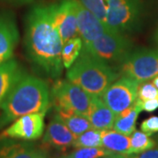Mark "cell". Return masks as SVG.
Listing matches in <instances>:
<instances>
[{"mask_svg": "<svg viewBox=\"0 0 158 158\" xmlns=\"http://www.w3.org/2000/svg\"><path fill=\"white\" fill-rule=\"evenodd\" d=\"M26 46L30 59L47 76H61L63 41L54 24L51 6H36L29 12Z\"/></svg>", "mask_w": 158, "mask_h": 158, "instance_id": "1", "label": "cell"}, {"mask_svg": "<svg viewBox=\"0 0 158 158\" xmlns=\"http://www.w3.org/2000/svg\"><path fill=\"white\" fill-rule=\"evenodd\" d=\"M49 106L50 93L47 83L24 73L1 106L0 128L27 114L46 113Z\"/></svg>", "mask_w": 158, "mask_h": 158, "instance_id": "2", "label": "cell"}, {"mask_svg": "<svg viewBox=\"0 0 158 158\" xmlns=\"http://www.w3.org/2000/svg\"><path fill=\"white\" fill-rule=\"evenodd\" d=\"M119 75L110 64L82 48L78 58L68 69L67 79L90 95L101 97Z\"/></svg>", "mask_w": 158, "mask_h": 158, "instance_id": "3", "label": "cell"}, {"mask_svg": "<svg viewBox=\"0 0 158 158\" xmlns=\"http://www.w3.org/2000/svg\"><path fill=\"white\" fill-rule=\"evenodd\" d=\"M132 43L125 34L107 31L90 44L83 46V49L106 63L119 62L129 56Z\"/></svg>", "mask_w": 158, "mask_h": 158, "instance_id": "4", "label": "cell"}, {"mask_svg": "<svg viewBox=\"0 0 158 158\" xmlns=\"http://www.w3.org/2000/svg\"><path fill=\"white\" fill-rule=\"evenodd\" d=\"M52 97L56 112H73L86 116L91 106V95L67 80H57L52 88Z\"/></svg>", "mask_w": 158, "mask_h": 158, "instance_id": "5", "label": "cell"}, {"mask_svg": "<svg viewBox=\"0 0 158 158\" xmlns=\"http://www.w3.org/2000/svg\"><path fill=\"white\" fill-rule=\"evenodd\" d=\"M108 28L119 34L134 31L140 21V0H105Z\"/></svg>", "mask_w": 158, "mask_h": 158, "instance_id": "6", "label": "cell"}, {"mask_svg": "<svg viewBox=\"0 0 158 158\" xmlns=\"http://www.w3.org/2000/svg\"><path fill=\"white\" fill-rule=\"evenodd\" d=\"M120 75L139 83L149 81L158 76V50L141 49L131 52L121 63Z\"/></svg>", "mask_w": 158, "mask_h": 158, "instance_id": "7", "label": "cell"}, {"mask_svg": "<svg viewBox=\"0 0 158 158\" xmlns=\"http://www.w3.org/2000/svg\"><path fill=\"white\" fill-rule=\"evenodd\" d=\"M139 84L135 79L122 76L103 92L101 98L118 115L135 104Z\"/></svg>", "mask_w": 158, "mask_h": 158, "instance_id": "8", "label": "cell"}, {"mask_svg": "<svg viewBox=\"0 0 158 158\" xmlns=\"http://www.w3.org/2000/svg\"><path fill=\"white\" fill-rule=\"evenodd\" d=\"M45 114L44 113H30L18 118L1 133L0 139L12 138L23 141L39 139L44 131Z\"/></svg>", "mask_w": 158, "mask_h": 158, "instance_id": "9", "label": "cell"}, {"mask_svg": "<svg viewBox=\"0 0 158 158\" xmlns=\"http://www.w3.org/2000/svg\"><path fill=\"white\" fill-rule=\"evenodd\" d=\"M51 11L54 24L63 43L79 37L75 0H62L58 4L52 5Z\"/></svg>", "mask_w": 158, "mask_h": 158, "instance_id": "10", "label": "cell"}, {"mask_svg": "<svg viewBox=\"0 0 158 158\" xmlns=\"http://www.w3.org/2000/svg\"><path fill=\"white\" fill-rule=\"evenodd\" d=\"M77 28L79 37L83 40V46L90 44L91 41L98 38L107 31H112L98 19L87 8L81 4L79 0H75Z\"/></svg>", "mask_w": 158, "mask_h": 158, "instance_id": "11", "label": "cell"}, {"mask_svg": "<svg viewBox=\"0 0 158 158\" xmlns=\"http://www.w3.org/2000/svg\"><path fill=\"white\" fill-rule=\"evenodd\" d=\"M76 136L64 124L61 118L56 114L46 129L43 143L60 150H65L71 147Z\"/></svg>", "mask_w": 158, "mask_h": 158, "instance_id": "12", "label": "cell"}, {"mask_svg": "<svg viewBox=\"0 0 158 158\" xmlns=\"http://www.w3.org/2000/svg\"><path fill=\"white\" fill-rule=\"evenodd\" d=\"M19 40L16 24L11 16L0 15V64L11 60Z\"/></svg>", "mask_w": 158, "mask_h": 158, "instance_id": "13", "label": "cell"}, {"mask_svg": "<svg viewBox=\"0 0 158 158\" xmlns=\"http://www.w3.org/2000/svg\"><path fill=\"white\" fill-rule=\"evenodd\" d=\"M91 96V106L88 118L92 127L102 131L113 129L116 114L108 107L101 97Z\"/></svg>", "mask_w": 158, "mask_h": 158, "instance_id": "14", "label": "cell"}, {"mask_svg": "<svg viewBox=\"0 0 158 158\" xmlns=\"http://www.w3.org/2000/svg\"><path fill=\"white\" fill-rule=\"evenodd\" d=\"M38 152L30 142L12 138L0 139V158H36Z\"/></svg>", "mask_w": 158, "mask_h": 158, "instance_id": "15", "label": "cell"}, {"mask_svg": "<svg viewBox=\"0 0 158 158\" xmlns=\"http://www.w3.org/2000/svg\"><path fill=\"white\" fill-rule=\"evenodd\" d=\"M23 74L20 65L12 58L0 64V108L12 87Z\"/></svg>", "mask_w": 158, "mask_h": 158, "instance_id": "16", "label": "cell"}, {"mask_svg": "<svg viewBox=\"0 0 158 158\" xmlns=\"http://www.w3.org/2000/svg\"><path fill=\"white\" fill-rule=\"evenodd\" d=\"M102 147L113 153L129 156L130 136L118 133L113 129L103 130Z\"/></svg>", "mask_w": 158, "mask_h": 158, "instance_id": "17", "label": "cell"}, {"mask_svg": "<svg viewBox=\"0 0 158 158\" xmlns=\"http://www.w3.org/2000/svg\"><path fill=\"white\" fill-rule=\"evenodd\" d=\"M141 112V107L135 103L132 107L116 115L113 129L126 135H131L135 131L137 118Z\"/></svg>", "mask_w": 158, "mask_h": 158, "instance_id": "18", "label": "cell"}, {"mask_svg": "<svg viewBox=\"0 0 158 158\" xmlns=\"http://www.w3.org/2000/svg\"><path fill=\"white\" fill-rule=\"evenodd\" d=\"M56 114L61 118L64 124L76 137L85 133V131L92 128L91 123L86 116L81 115L73 112H65L60 111L56 112Z\"/></svg>", "mask_w": 158, "mask_h": 158, "instance_id": "19", "label": "cell"}, {"mask_svg": "<svg viewBox=\"0 0 158 158\" xmlns=\"http://www.w3.org/2000/svg\"><path fill=\"white\" fill-rule=\"evenodd\" d=\"M83 48V40L80 37H76L64 42L62 49V64L65 68L69 69L76 60Z\"/></svg>", "mask_w": 158, "mask_h": 158, "instance_id": "20", "label": "cell"}, {"mask_svg": "<svg viewBox=\"0 0 158 158\" xmlns=\"http://www.w3.org/2000/svg\"><path fill=\"white\" fill-rule=\"evenodd\" d=\"M156 144V141L150 138V135L142 131L135 130L130 136V148L128 155H137L150 149Z\"/></svg>", "mask_w": 158, "mask_h": 158, "instance_id": "21", "label": "cell"}, {"mask_svg": "<svg viewBox=\"0 0 158 158\" xmlns=\"http://www.w3.org/2000/svg\"><path fill=\"white\" fill-rule=\"evenodd\" d=\"M102 130L90 128L85 133L76 137L72 147L77 148H97L102 147Z\"/></svg>", "mask_w": 158, "mask_h": 158, "instance_id": "22", "label": "cell"}, {"mask_svg": "<svg viewBox=\"0 0 158 158\" xmlns=\"http://www.w3.org/2000/svg\"><path fill=\"white\" fill-rule=\"evenodd\" d=\"M113 152L103 147L77 148L68 155L70 158H99Z\"/></svg>", "mask_w": 158, "mask_h": 158, "instance_id": "23", "label": "cell"}, {"mask_svg": "<svg viewBox=\"0 0 158 158\" xmlns=\"http://www.w3.org/2000/svg\"><path fill=\"white\" fill-rule=\"evenodd\" d=\"M79 1L85 8H87L89 11H91L104 25L107 27L106 6L105 0H79Z\"/></svg>", "mask_w": 158, "mask_h": 158, "instance_id": "24", "label": "cell"}, {"mask_svg": "<svg viewBox=\"0 0 158 158\" xmlns=\"http://www.w3.org/2000/svg\"><path fill=\"white\" fill-rule=\"evenodd\" d=\"M158 97V89L153 82H142L139 84L137 89V100L146 101Z\"/></svg>", "mask_w": 158, "mask_h": 158, "instance_id": "25", "label": "cell"}, {"mask_svg": "<svg viewBox=\"0 0 158 158\" xmlns=\"http://www.w3.org/2000/svg\"><path fill=\"white\" fill-rule=\"evenodd\" d=\"M141 130L148 135L158 133V117L151 116L143 120L141 124Z\"/></svg>", "mask_w": 158, "mask_h": 158, "instance_id": "26", "label": "cell"}, {"mask_svg": "<svg viewBox=\"0 0 158 158\" xmlns=\"http://www.w3.org/2000/svg\"><path fill=\"white\" fill-rule=\"evenodd\" d=\"M135 103L141 107V111L152 113L156 109H158V97L156 98L146 100V101H140V100L136 99Z\"/></svg>", "mask_w": 158, "mask_h": 158, "instance_id": "27", "label": "cell"}, {"mask_svg": "<svg viewBox=\"0 0 158 158\" xmlns=\"http://www.w3.org/2000/svg\"><path fill=\"white\" fill-rule=\"evenodd\" d=\"M131 158H158V143L144 152L137 155H131Z\"/></svg>", "mask_w": 158, "mask_h": 158, "instance_id": "28", "label": "cell"}, {"mask_svg": "<svg viewBox=\"0 0 158 158\" xmlns=\"http://www.w3.org/2000/svg\"><path fill=\"white\" fill-rule=\"evenodd\" d=\"M99 158H131V156L113 153V154H110V155H107V156H102V157Z\"/></svg>", "mask_w": 158, "mask_h": 158, "instance_id": "29", "label": "cell"}, {"mask_svg": "<svg viewBox=\"0 0 158 158\" xmlns=\"http://www.w3.org/2000/svg\"><path fill=\"white\" fill-rule=\"evenodd\" d=\"M36 158H48V156H46L44 153H42L41 151H40L38 152V154H37V156H36Z\"/></svg>", "mask_w": 158, "mask_h": 158, "instance_id": "30", "label": "cell"}, {"mask_svg": "<svg viewBox=\"0 0 158 158\" xmlns=\"http://www.w3.org/2000/svg\"><path fill=\"white\" fill-rule=\"evenodd\" d=\"M152 82H153V84L155 85V86H156V87L158 89V76L157 77H156L155 78H153Z\"/></svg>", "mask_w": 158, "mask_h": 158, "instance_id": "31", "label": "cell"}, {"mask_svg": "<svg viewBox=\"0 0 158 158\" xmlns=\"http://www.w3.org/2000/svg\"><path fill=\"white\" fill-rule=\"evenodd\" d=\"M11 1H15V2H19V3H27L32 0H11Z\"/></svg>", "mask_w": 158, "mask_h": 158, "instance_id": "32", "label": "cell"}, {"mask_svg": "<svg viewBox=\"0 0 158 158\" xmlns=\"http://www.w3.org/2000/svg\"><path fill=\"white\" fill-rule=\"evenodd\" d=\"M59 158H70L69 156H61V157Z\"/></svg>", "mask_w": 158, "mask_h": 158, "instance_id": "33", "label": "cell"}, {"mask_svg": "<svg viewBox=\"0 0 158 158\" xmlns=\"http://www.w3.org/2000/svg\"><path fill=\"white\" fill-rule=\"evenodd\" d=\"M156 40H157V43H158V33H157V35H156Z\"/></svg>", "mask_w": 158, "mask_h": 158, "instance_id": "34", "label": "cell"}]
</instances>
